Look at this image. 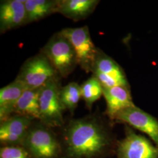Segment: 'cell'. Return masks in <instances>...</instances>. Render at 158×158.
<instances>
[{
    "label": "cell",
    "instance_id": "cell-1",
    "mask_svg": "<svg viewBox=\"0 0 158 158\" xmlns=\"http://www.w3.org/2000/svg\"><path fill=\"white\" fill-rule=\"evenodd\" d=\"M111 139L104 125L95 117L70 121L64 133L68 158H98L110 148Z\"/></svg>",
    "mask_w": 158,
    "mask_h": 158
},
{
    "label": "cell",
    "instance_id": "cell-2",
    "mask_svg": "<svg viewBox=\"0 0 158 158\" xmlns=\"http://www.w3.org/2000/svg\"><path fill=\"white\" fill-rule=\"evenodd\" d=\"M21 146L32 158H58L62 152L54 134L42 123L31 125Z\"/></svg>",
    "mask_w": 158,
    "mask_h": 158
},
{
    "label": "cell",
    "instance_id": "cell-3",
    "mask_svg": "<svg viewBox=\"0 0 158 158\" xmlns=\"http://www.w3.org/2000/svg\"><path fill=\"white\" fill-rule=\"evenodd\" d=\"M44 55L62 76L66 77L71 73L77 64L73 48L60 32L55 34L46 44Z\"/></svg>",
    "mask_w": 158,
    "mask_h": 158
},
{
    "label": "cell",
    "instance_id": "cell-4",
    "mask_svg": "<svg viewBox=\"0 0 158 158\" xmlns=\"http://www.w3.org/2000/svg\"><path fill=\"white\" fill-rule=\"evenodd\" d=\"M40 121L48 127H60L64 124L63 110L60 90L55 79H52L40 89Z\"/></svg>",
    "mask_w": 158,
    "mask_h": 158
},
{
    "label": "cell",
    "instance_id": "cell-5",
    "mask_svg": "<svg viewBox=\"0 0 158 158\" xmlns=\"http://www.w3.org/2000/svg\"><path fill=\"white\" fill-rule=\"evenodd\" d=\"M57 72L44 55L29 59L24 63L15 80L27 89H40L55 77Z\"/></svg>",
    "mask_w": 158,
    "mask_h": 158
},
{
    "label": "cell",
    "instance_id": "cell-6",
    "mask_svg": "<svg viewBox=\"0 0 158 158\" xmlns=\"http://www.w3.org/2000/svg\"><path fill=\"white\" fill-rule=\"evenodd\" d=\"M60 33L70 42L76 53L77 64L87 73L91 72L98 50L91 38L87 26L63 29Z\"/></svg>",
    "mask_w": 158,
    "mask_h": 158
},
{
    "label": "cell",
    "instance_id": "cell-7",
    "mask_svg": "<svg viewBox=\"0 0 158 158\" xmlns=\"http://www.w3.org/2000/svg\"><path fill=\"white\" fill-rule=\"evenodd\" d=\"M117 155V158H158V147L127 128L124 138L118 144Z\"/></svg>",
    "mask_w": 158,
    "mask_h": 158
},
{
    "label": "cell",
    "instance_id": "cell-8",
    "mask_svg": "<svg viewBox=\"0 0 158 158\" xmlns=\"http://www.w3.org/2000/svg\"><path fill=\"white\" fill-rule=\"evenodd\" d=\"M91 72L103 88L117 85L128 86L122 69L113 59L99 50H98Z\"/></svg>",
    "mask_w": 158,
    "mask_h": 158
},
{
    "label": "cell",
    "instance_id": "cell-9",
    "mask_svg": "<svg viewBox=\"0 0 158 158\" xmlns=\"http://www.w3.org/2000/svg\"><path fill=\"white\" fill-rule=\"evenodd\" d=\"M114 119L122 121L149 136L158 147V121L135 106L119 113Z\"/></svg>",
    "mask_w": 158,
    "mask_h": 158
},
{
    "label": "cell",
    "instance_id": "cell-10",
    "mask_svg": "<svg viewBox=\"0 0 158 158\" xmlns=\"http://www.w3.org/2000/svg\"><path fill=\"white\" fill-rule=\"evenodd\" d=\"M34 120L26 116L15 115L1 124L0 140L5 145H22Z\"/></svg>",
    "mask_w": 158,
    "mask_h": 158
},
{
    "label": "cell",
    "instance_id": "cell-11",
    "mask_svg": "<svg viewBox=\"0 0 158 158\" xmlns=\"http://www.w3.org/2000/svg\"><path fill=\"white\" fill-rule=\"evenodd\" d=\"M26 0L2 1L0 6V31L4 32L27 23Z\"/></svg>",
    "mask_w": 158,
    "mask_h": 158
},
{
    "label": "cell",
    "instance_id": "cell-12",
    "mask_svg": "<svg viewBox=\"0 0 158 158\" xmlns=\"http://www.w3.org/2000/svg\"><path fill=\"white\" fill-rule=\"evenodd\" d=\"M102 96L106 102L107 114L112 119L121 111L135 106L128 86L117 85L103 88Z\"/></svg>",
    "mask_w": 158,
    "mask_h": 158
},
{
    "label": "cell",
    "instance_id": "cell-13",
    "mask_svg": "<svg viewBox=\"0 0 158 158\" xmlns=\"http://www.w3.org/2000/svg\"><path fill=\"white\" fill-rule=\"evenodd\" d=\"M28 90L21 82L15 80L0 90V119L3 122L11 117L17 102L23 93Z\"/></svg>",
    "mask_w": 158,
    "mask_h": 158
},
{
    "label": "cell",
    "instance_id": "cell-14",
    "mask_svg": "<svg viewBox=\"0 0 158 158\" xmlns=\"http://www.w3.org/2000/svg\"><path fill=\"white\" fill-rule=\"evenodd\" d=\"M98 2L97 0L59 1L57 12L74 21H79L89 16Z\"/></svg>",
    "mask_w": 158,
    "mask_h": 158
},
{
    "label": "cell",
    "instance_id": "cell-15",
    "mask_svg": "<svg viewBox=\"0 0 158 158\" xmlns=\"http://www.w3.org/2000/svg\"><path fill=\"white\" fill-rule=\"evenodd\" d=\"M40 89L25 91L17 102L14 113L40 120Z\"/></svg>",
    "mask_w": 158,
    "mask_h": 158
},
{
    "label": "cell",
    "instance_id": "cell-16",
    "mask_svg": "<svg viewBox=\"0 0 158 158\" xmlns=\"http://www.w3.org/2000/svg\"><path fill=\"white\" fill-rule=\"evenodd\" d=\"M59 3V1L55 0H26V23L38 21L57 12Z\"/></svg>",
    "mask_w": 158,
    "mask_h": 158
},
{
    "label": "cell",
    "instance_id": "cell-17",
    "mask_svg": "<svg viewBox=\"0 0 158 158\" xmlns=\"http://www.w3.org/2000/svg\"><path fill=\"white\" fill-rule=\"evenodd\" d=\"M81 98V86L76 83H70L60 90V98L63 106L65 110L67 109L72 113L77 107Z\"/></svg>",
    "mask_w": 158,
    "mask_h": 158
},
{
    "label": "cell",
    "instance_id": "cell-18",
    "mask_svg": "<svg viewBox=\"0 0 158 158\" xmlns=\"http://www.w3.org/2000/svg\"><path fill=\"white\" fill-rule=\"evenodd\" d=\"M81 98L89 109L91 108L94 102L103 95V87L94 76L88 79L81 85Z\"/></svg>",
    "mask_w": 158,
    "mask_h": 158
},
{
    "label": "cell",
    "instance_id": "cell-19",
    "mask_svg": "<svg viewBox=\"0 0 158 158\" xmlns=\"http://www.w3.org/2000/svg\"><path fill=\"white\" fill-rule=\"evenodd\" d=\"M0 158H32L21 145H4L0 149Z\"/></svg>",
    "mask_w": 158,
    "mask_h": 158
}]
</instances>
